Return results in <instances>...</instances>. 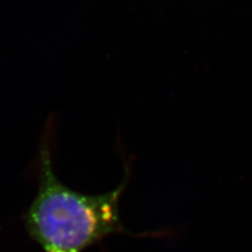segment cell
Returning a JSON list of instances; mask_svg holds the SVG:
<instances>
[{
    "instance_id": "cell-1",
    "label": "cell",
    "mask_w": 252,
    "mask_h": 252,
    "mask_svg": "<svg viewBox=\"0 0 252 252\" xmlns=\"http://www.w3.org/2000/svg\"><path fill=\"white\" fill-rule=\"evenodd\" d=\"M48 122L39 151V187L24 215L28 235L43 252H83L108 236L124 231L119 200L126 179L113 190L87 195L62 184L53 169L52 127Z\"/></svg>"
}]
</instances>
